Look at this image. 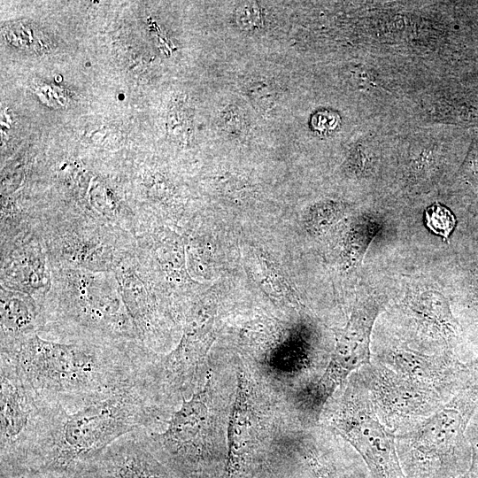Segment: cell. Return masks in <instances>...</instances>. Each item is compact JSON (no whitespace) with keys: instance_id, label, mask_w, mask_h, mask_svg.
<instances>
[{"instance_id":"3","label":"cell","mask_w":478,"mask_h":478,"mask_svg":"<svg viewBox=\"0 0 478 478\" xmlns=\"http://www.w3.org/2000/svg\"><path fill=\"white\" fill-rule=\"evenodd\" d=\"M40 310L39 335L47 340L140 342L114 272L51 268Z\"/></svg>"},{"instance_id":"18","label":"cell","mask_w":478,"mask_h":478,"mask_svg":"<svg viewBox=\"0 0 478 478\" xmlns=\"http://www.w3.org/2000/svg\"><path fill=\"white\" fill-rule=\"evenodd\" d=\"M220 127L233 137L245 136L251 127L247 112L237 104H227L220 113Z\"/></svg>"},{"instance_id":"15","label":"cell","mask_w":478,"mask_h":478,"mask_svg":"<svg viewBox=\"0 0 478 478\" xmlns=\"http://www.w3.org/2000/svg\"><path fill=\"white\" fill-rule=\"evenodd\" d=\"M0 287V342L39 335V304L29 295Z\"/></svg>"},{"instance_id":"4","label":"cell","mask_w":478,"mask_h":478,"mask_svg":"<svg viewBox=\"0 0 478 478\" xmlns=\"http://www.w3.org/2000/svg\"><path fill=\"white\" fill-rule=\"evenodd\" d=\"M478 411V382H469L435 413L396 435L405 478H459L471 462L466 432Z\"/></svg>"},{"instance_id":"11","label":"cell","mask_w":478,"mask_h":478,"mask_svg":"<svg viewBox=\"0 0 478 478\" xmlns=\"http://www.w3.org/2000/svg\"><path fill=\"white\" fill-rule=\"evenodd\" d=\"M114 274L140 342L153 352L161 349L173 329V307L144 274L135 252L123 259Z\"/></svg>"},{"instance_id":"8","label":"cell","mask_w":478,"mask_h":478,"mask_svg":"<svg viewBox=\"0 0 478 478\" xmlns=\"http://www.w3.org/2000/svg\"><path fill=\"white\" fill-rule=\"evenodd\" d=\"M358 373L378 418L396 435L420 423L445 403L435 392L375 361Z\"/></svg>"},{"instance_id":"9","label":"cell","mask_w":478,"mask_h":478,"mask_svg":"<svg viewBox=\"0 0 478 478\" xmlns=\"http://www.w3.org/2000/svg\"><path fill=\"white\" fill-rule=\"evenodd\" d=\"M381 307L375 300L359 305L345 328L336 331L329 362L307 399L313 419H319L327 402L354 372L371 362L370 335Z\"/></svg>"},{"instance_id":"21","label":"cell","mask_w":478,"mask_h":478,"mask_svg":"<svg viewBox=\"0 0 478 478\" xmlns=\"http://www.w3.org/2000/svg\"><path fill=\"white\" fill-rule=\"evenodd\" d=\"M266 467L263 466L257 472L246 478H312L303 462L302 468L297 472L273 468L271 466L270 468Z\"/></svg>"},{"instance_id":"7","label":"cell","mask_w":478,"mask_h":478,"mask_svg":"<svg viewBox=\"0 0 478 478\" xmlns=\"http://www.w3.org/2000/svg\"><path fill=\"white\" fill-rule=\"evenodd\" d=\"M212 374L189 398L182 397L163 432H148L158 458L183 478H212L216 456L212 437L213 424Z\"/></svg>"},{"instance_id":"1","label":"cell","mask_w":478,"mask_h":478,"mask_svg":"<svg viewBox=\"0 0 478 478\" xmlns=\"http://www.w3.org/2000/svg\"><path fill=\"white\" fill-rule=\"evenodd\" d=\"M161 396L148 379L112 393L67 404L39 402L37 439L14 473L47 478H83L112 443L161 418Z\"/></svg>"},{"instance_id":"2","label":"cell","mask_w":478,"mask_h":478,"mask_svg":"<svg viewBox=\"0 0 478 478\" xmlns=\"http://www.w3.org/2000/svg\"><path fill=\"white\" fill-rule=\"evenodd\" d=\"M157 359L140 342L61 343L38 334L0 342V364L38 401L50 404L81 401L147 380Z\"/></svg>"},{"instance_id":"20","label":"cell","mask_w":478,"mask_h":478,"mask_svg":"<svg viewBox=\"0 0 478 478\" xmlns=\"http://www.w3.org/2000/svg\"><path fill=\"white\" fill-rule=\"evenodd\" d=\"M235 20L242 30L256 32L265 24V13L258 3L244 2L236 6Z\"/></svg>"},{"instance_id":"17","label":"cell","mask_w":478,"mask_h":478,"mask_svg":"<svg viewBox=\"0 0 478 478\" xmlns=\"http://www.w3.org/2000/svg\"><path fill=\"white\" fill-rule=\"evenodd\" d=\"M243 88L251 103L262 112L273 109L281 94L274 81L262 77L248 79L244 82Z\"/></svg>"},{"instance_id":"19","label":"cell","mask_w":478,"mask_h":478,"mask_svg":"<svg viewBox=\"0 0 478 478\" xmlns=\"http://www.w3.org/2000/svg\"><path fill=\"white\" fill-rule=\"evenodd\" d=\"M426 224L431 231L448 239L456 225L452 212L436 203L429 206L425 212Z\"/></svg>"},{"instance_id":"22","label":"cell","mask_w":478,"mask_h":478,"mask_svg":"<svg viewBox=\"0 0 478 478\" xmlns=\"http://www.w3.org/2000/svg\"><path fill=\"white\" fill-rule=\"evenodd\" d=\"M466 436L471 446V462L467 472L459 478H478V422L471 421Z\"/></svg>"},{"instance_id":"14","label":"cell","mask_w":478,"mask_h":478,"mask_svg":"<svg viewBox=\"0 0 478 478\" xmlns=\"http://www.w3.org/2000/svg\"><path fill=\"white\" fill-rule=\"evenodd\" d=\"M83 478H183L152 451L147 429L131 432L106 448Z\"/></svg>"},{"instance_id":"13","label":"cell","mask_w":478,"mask_h":478,"mask_svg":"<svg viewBox=\"0 0 478 478\" xmlns=\"http://www.w3.org/2000/svg\"><path fill=\"white\" fill-rule=\"evenodd\" d=\"M0 244L1 286L31 296L40 305L51 288V267L38 228Z\"/></svg>"},{"instance_id":"25","label":"cell","mask_w":478,"mask_h":478,"mask_svg":"<svg viewBox=\"0 0 478 478\" xmlns=\"http://www.w3.org/2000/svg\"><path fill=\"white\" fill-rule=\"evenodd\" d=\"M475 414H477V415H478V411L476 412V413H475ZM476 422H478V420H476Z\"/></svg>"},{"instance_id":"23","label":"cell","mask_w":478,"mask_h":478,"mask_svg":"<svg viewBox=\"0 0 478 478\" xmlns=\"http://www.w3.org/2000/svg\"><path fill=\"white\" fill-rule=\"evenodd\" d=\"M337 122V118L329 112L318 113L312 120L314 127L318 130L333 129Z\"/></svg>"},{"instance_id":"24","label":"cell","mask_w":478,"mask_h":478,"mask_svg":"<svg viewBox=\"0 0 478 478\" xmlns=\"http://www.w3.org/2000/svg\"><path fill=\"white\" fill-rule=\"evenodd\" d=\"M470 377L478 382V355L472 360L466 362Z\"/></svg>"},{"instance_id":"10","label":"cell","mask_w":478,"mask_h":478,"mask_svg":"<svg viewBox=\"0 0 478 478\" xmlns=\"http://www.w3.org/2000/svg\"><path fill=\"white\" fill-rule=\"evenodd\" d=\"M0 383V469L17 471L37 439L42 410L33 392L4 364Z\"/></svg>"},{"instance_id":"12","label":"cell","mask_w":478,"mask_h":478,"mask_svg":"<svg viewBox=\"0 0 478 478\" xmlns=\"http://www.w3.org/2000/svg\"><path fill=\"white\" fill-rule=\"evenodd\" d=\"M236 378L235 395L227 421L222 478H246L263 466L255 389L245 370L239 368Z\"/></svg>"},{"instance_id":"6","label":"cell","mask_w":478,"mask_h":478,"mask_svg":"<svg viewBox=\"0 0 478 478\" xmlns=\"http://www.w3.org/2000/svg\"><path fill=\"white\" fill-rule=\"evenodd\" d=\"M339 389L321 412L322 426L351 445L373 478H405L396 434L378 418L358 371Z\"/></svg>"},{"instance_id":"5","label":"cell","mask_w":478,"mask_h":478,"mask_svg":"<svg viewBox=\"0 0 478 478\" xmlns=\"http://www.w3.org/2000/svg\"><path fill=\"white\" fill-rule=\"evenodd\" d=\"M38 230L51 268L114 272L135 252L131 233L85 214L44 211Z\"/></svg>"},{"instance_id":"16","label":"cell","mask_w":478,"mask_h":478,"mask_svg":"<svg viewBox=\"0 0 478 478\" xmlns=\"http://www.w3.org/2000/svg\"><path fill=\"white\" fill-rule=\"evenodd\" d=\"M300 459L312 478H373L364 462H347L315 443L302 448Z\"/></svg>"}]
</instances>
